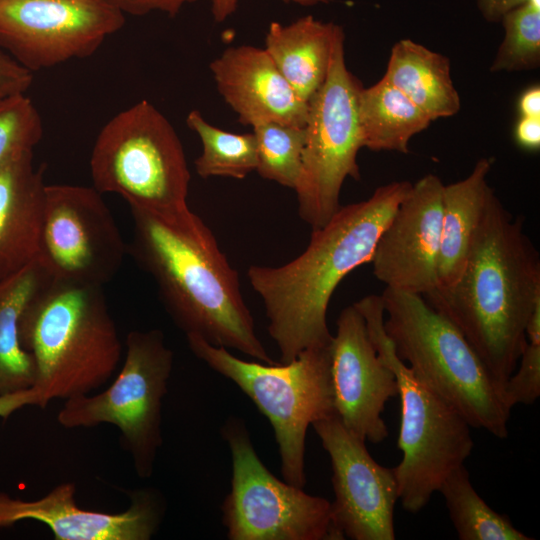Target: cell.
Segmentation results:
<instances>
[{"mask_svg": "<svg viewBox=\"0 0 540 540\" xmlns=\"http://www.w3.org/2000/svg\"><path fill=\"white\" fill-rule=\"evenodd\" d=\"M438 492L460 540H531L505 514L493 510L474 489L465 465L454 469Z\"/></svg>", "mask_w": 540, "mask_h": 540, "instance_id": "obj_25", "label": "cell"}, {"mask_svg": "<svg viewBox=\"0 0 540 540\" xmlns=\"http://www.w3.org/2000/svg\"><path fill=\"white\" fill-rule=\"evenodd\" d=\"M528 1L530 0H477V5L487 21L499 22L506 13Z\"/></svg>", "mask_w": 540, "mask_h": 540, "instance_id": "obj_35", "label": "cell"}, {"mask_svg": "<svg viewBox=\"0 0 540 540\" xmlns=\"http://www.w3.org/2000/svg\"><path fill=\"white\" fill-rule=\"evenodd\" d=\"M516 143L523 149L535 151L540 147V117L520 116L514 129Z\"/></svg>", "mask_w": 540, "mask_h": 540, "instance_id": "obj_33", "label": "cell"}, {"mask_svg": "<svg viewBox=\"0 0 540 540\" xmlns=\"http://www.w3.org/2000/svg\"><path fill=\"white\" fill-rule=\"evenodd\" d=\"M124 15L143 16L160 11L170 17L176 16L184 5L196 0H105Z\"/></svg>", "mask_w": 540, "mask_h": 540, "instance_id": "obj_32", "label": "cell"}, {"mask_svg": "<svg viewBox=\"0 0 540 540\" xmlns=\"http://www.w3.org/2000/svg\"><path fill=\"white\" fill-rule=\"evenodd\" d=\"M380 296L397 356L471 427L505 439L512 409L459 328L421 295L385 288Z\"/></svg>", "mask_w": 540, "mask_h": 540, "instance_id": "obj_5", "label": "cell"}, {"mask_svg": "<svg viewBox=\"0 0 540 540\" xmlns=\"http://www.w3.org/2000/svg\"><path fill=\"white\" fill-rule=\"evenodd\" d=\"M130 210L127 251L152 277L166 311L185 335L276 364L256 334L238 272L204 221L189 208L168 215Z\"/></svg>", "mask_w": 540, "mask_h": 540, "instance_id": "obj_1", "label": "cell"}, {"mask_svg": "<svg viewBox=\"0 0 540 540\" xmlns=\"http://www.w3.org/2000/svg\"><path fill=\"white\" fill-rule=\"evenodd\" d=\"M312 426L331 460L332 522L337 532L343 539L394 540L398 500L394 468L377 463L366 442L350 432L336 414Z\"/></svg>", "mask_w": 540, "mask_h": 540, "instance_id": "obj_14", "label": "cell"}, {"mask_svg": "<svg viewBox=\"0 0 540 540\" xmlns=\"http://www.w3.org/2000/svg\"><path fill=\"white\" fill-rule=\"evenodd\" d=\"M210 70L241 124L305 126L308 103L299 98L265 49L229 47L211 62Z\"/></svg>", "mask_w": 540, "mask_h": 540, "instance_id": "obj_18", "label": "cell"}, {"mask_svg": "<svg viewBox=\"0 0 540 540\" xmlns=\"http://www.w3.org/2000/svg\"><path fill=\"white\" fill-rule=\"evenodd\" d=\"M124 23L105 0H0V48L33 73L91 56Z\"/></svg>", "mask_w": 540, "mask_h": 540, "instance_id": "obj_13", "label": "cell"}, {"mask_svg": "<svg viewBox=\"0 0 540 540\" xmlns=\"http://www.w3.org/2000/svg\"><path fill=\"white\" fill-rule=\"evenodd\" d=\"M358 120L363 148L372 151L409 152L413 136L431 119L401 91L381 78L358 95Z\"/></svg>", "mask_w": 540, "mask_h": 540, "instance_id": "obj_24", "label": "cell"}, {"mask_svg": "<svg viewBox=\"0 0 540 540\" xmlns=\"http://www.w3.org/2000/svg\"><path fill=\"white\" fill-rule=\"evenodd\" d=\"M539 295L538 252L520 217L514 218L493 193L459 279L424 298L459 328L503 388L526 344Z\"/></svg>", "mask_w": 540, "mask_h": 540, "instance_id": "obj_3", "label": "cell"}, {"mask_svg": "<svg viewBox=\"0 0 540 540\" xmlns=\"http://www.w3.org/2000/svg\"><path fill=\"white\" fill-rule=\"evenodd\" d=\"M192 353L235 383L271 423L285 482L303 488L309 425L335 415L331 346L303 350L288 363L265 364L235 357L226 348L187 335ZM333 340V339H332Z\"/></svg>", "mask_w": 540, "mask_h": 540, "instance_id": "obj_7", "label": "cell"}, {"mask_svg": "<svg viewBox=\"0 0 540 540\" xmlns=\"http://www.w3.org/2000/svg\"><path fill=\"white\" fill-rule=\"evenodd\" d=\"M344 40L339 26L326 79L308 102L302 168L294 190L299 216L312 230L324 226L341 207L345 179H360L357 155L363 143L358 95L362 85L346 66Z\"/></svg>", "mask_w": 540, "mask_h": 540, "instance_id": "obj_10", "label": "cell"}, {"mask_svg": "<svg viewBox=\"0 0 540 540\" xmlns=\"http://www.w3.org/2000/svg\"><path fill=\"white\" fill-rule=\"evenodd\" d=\"M127 246L94 187L46 185L37 259L54 279L103 286Z\"/></svg>", "mask_w": 540, "mask_h": 540, "instance_id": "obj_12", "label": "cell"}, {"mask_svg": "<svg viewBox=\"0 0 540 540\" xmlns=\"http://www.w3.org/2000/svg\"><path fill=\"white\" fill-rule=\"evenodd\" d=\"M443 188L434 174L420 178L382 231L370 262L386 288L425 297L438 287Z\"/></svg>", "mask_w": 540, "mask_h": 540, "instance_id": "obj_15", "label": "cell"}, {"mask_svg": "<svg viewBox=\"0 0 540 540\" xmlns=\"http://www.w3.org/2000/svg\"><path fill=\"white\" fill-rule=\"evenodd\" d=\"M51 279L53 277L36 259L0 283V395L34 385V363L21 346L19 324L26 306Z\"/></svg>", "mask_w": 540, "mask_h": 540, "instance_id": "obj_23", "label": "cell"}, {"mask_svg": "<svg viewBox=\"0 0 540 540\" xmlns=\"http://www.w3.org/2000/svg\"><path fill=\"white\" fill-rule=\"evenodd\" d=\"M506 404L529 405L540 396V336L526 337V344L512 375L503 386Z\"/></svg>", "mask_w": 540, "mask_h": 540, "instance_id": "obj_30", "label": "cell"}, {"mask_svg": "<svg viewBox=\"0 0 540 540\" xmlns=\"http://www.w3.org/2000/svg\"><path fill=\"white\" fill-rule=\"evenodd\" d=\"M354 305L365 319L379 357L397 381L401 401L398 448L402 452L394 467L398 499L405 511L417 514L445 478L470 456L474 447L471 426L397 356L384 328L381 296L369 295Z\"/></svg>", "mask_w": 540, "mask_h": 540, "instance_id": "obj_6", "label": "cell"}, {"mask_svg": "<svg viewBox=\"0 0 540 540\" xmlns=\"http://www.w3.org/2000/svg\"><path fill=\"white\" fill-rule=\"evenodd\" d=\"M42 136L41 116L26 93L0 97V166L23 151L33 150Z\"/></svg>", "mask_w": 540, "mask_h": 540, "instance_id": "obj_29", "label": "cell"}, {"mask_svg": "<svg viewBox=\"0 0 540 540\" xmlns=\"http://www.w3.org/2000/svg\"><path fill=\"white\" fill-rule=\"evenodd\" d=\"M75 493L72 482L61 483L36 500L0 492V529L33 520L45 524L55 540H149L165 513L163 497L152 488L131 491L129 507L119 513L82 509Z\"/></svg>", "mask_w": 540, "mask_h": 540, "instance_id": "obj_17", "label": "cell"}, {"mask_svg": "<svg viewBox=\"0 0 540 540\" xmlns=\"http://www.w3.org/2000/svg\"><path fill=\"white\" fill-rule=\"evenodd\" d=\"M19 338L33 359L41 409L100 388L122 356L117 326L97 285L51 279L26 306Z\"/></svg>", "mask_w": 540, "mask_h": 540, "instance_id": "obj_4", "label": "cell"}, {"mask_svg": "<svg viewBox=\"0 0 540 540\" xmlns=\"http://www.w3.org/2000/svg\"><path fill=\"white\" fill-rule=\"evenodd\" d=\"M382 78L431 121L454 116L460 110V96L451 77L449 58L410 39L393 45Z\"/></svg>", "mask_w": 540, "mask_h": 540, "instance_id": "obj_22", "label": "cell"}, {"mask_svg": "<svg viewBox=\"0 0 540 540\" xmlns=\"http://www.w3.org/2000/svg\"><path fill=\"white\" fill-rule=\"evenodd\" d=\"M33 81V73L0 48V97L25 94Z\"/></svg>", "mask_w": 540, "mask_h": 540, "instance_id": "obj_31", "label": "cell"}, {"mask_svg": "<svg viewBox=\"0 0 540 540\" xmlns=\"http://www.w3.org/2000/svg\"><path fill=\"white\" fill-rule=\"evenodd\" d=\"M411 186L408 181L380 186L368 199L341 206L324 226L313 229L308 246L292 261L249 267L248 279L263 302L280 363L332 342L327 311L335 289L347 274L370 262Z\"/></svg>", "mask_w": 540, "mask_h": 540, "instance_id": "obj_2", "label": "cell"}, {"mask_svg": "<svg viewBox=\"0 0 540 540\" xmlns=\"http://www.w3.org/2000/svg\"><path fill=\"white\" fill-rule=\"evenodd\" d=\"M187 126L202 143V153L194 167L201 178L213 176L243 179L257 167V143L254 133L237 134L208 123L198 110L186 118Z\"/></svg>", "mask_w": 540, "mask_h": 540, "instance_id": "obj_26", "label": "cell"}, {"mask_svg": "<svg viewBox=\"0 0 540 540\" xmlns=\"http://www.w3.org/2000/svg\"><path fill=\"white\" fill-rule=\"evenodd\" d=\"M257 143V173L295 189L301 174L305 127L266 122L253 126Z\"/></svg>", "mask_w": 540, "mask_h": 540, "instance_id": "obj_27", "label": "cell"}, {"mask_svg": "<svg viewBox=\"0 0 540 540\" xmlns=\"http://www.w3.org/2000/svg\"><path fill=\"white\" fill-rule=\"evenodd\" d=\"M331 383L335 412L342 424L365 442L388 436L385 405L398 395L393 371L381 360L365 319L353 304L337 319L331 346Z\"/></svg>", "mask_w": 540, "mask_h": 540, "instance_id": "obj_16", "label": "cell"}, {"mask_svg": "<svg viewBox=\"0 0 540 540\" xmlns=\"http://www.w3.org/2000/svg\"><path fill=\"white\" fill-rule=\"evenodd\" d=\"M232 458L231 490L222 505L230 540H342L331 502L277 479L259 459L245 422L230 416L221 428Z\"/></svg>", "mask_w": 540, "mask_h": 540, "instance_id": "obj_11", "label": "cell"}, {"mask_svg": "<svg viewBox=\"0 0 540 540\" xmlns=\"http://www.w3.org/2000/svg\"><path fill=\"white\" fill-rule=\"evenodd\" d=\"M339 28L311 15L288 25L272 22L265 37V50L296 94L308 103L323 85Z\"/></svg>", "mask_w": 540, "mask_h": 540, "instance_id": "obj_21", "label": "cell"}, {"mask_svg": "<svg viewBox=\"0 0 540 540\" xmlns=\"http://www.w3.org/2000/svg\"><path fill=\"white\" fill-rule=\"evenodd\" d=\"M33 150L23 151L0 166V283L34 260L39 250L46 183Z\"/></svg>", "mask_w": 540, "mask_h": 540, "instance_id": "obj_19", "label": "cell"}, {"mask_svg": "<svg viewBox=\"0 0 540 540\" xmlns=\"http://www.w3.org/2000/svg\"><path fill=\"white\" fill-rule=\"evenodd\" d=\"M286 3H296L303 6L328 4L332 0H282ZM238 0H211V12L216 22H223L237 9Z\"/></svg>", "mask_w": 540, "mask_h": 540, "instance_id": "obj_36", "label": "cell"}, {"mask_svg": "<svg viewBox=\"0 0 540 540\" xmlns=\"http://www.w3.org/2000/svg\"><path fill=\"white\" fill-rule=\"evenodd\" d=\"M493 161L481 158L466 178L444 185L436 289L451 287L464 269L474 235L494 193L487 182Z\"/></svg>", "mask_w": 540, "mask_h": 540, "instance_id": "obj_20", "label": "cell"}, {"mask_svg": "<svg viewBox=\"0 0 540 540\" xmlns=\"http://www.w3.org/2000/svg\"><path fill=\"white\" fill-rule=\"evenodd\" d=\"M520 116L540 117V87L534 85L523 91L518 100Z\"/></svg>", "mask_w": 540, "mask_h": 540, "instance_id": "obj_37", "label": "cell"}, {"mask_svg": "<svg viewBox=\"0 0 540 540\" xmlns=\"http://www.w3.org/2000/svg\"><path fill=\"white\" fill-rule=\"evenodd\" d=\"M89 166L93 187L120 195L130 208L159 215L189 208L191 175L183 145L169 120L147 100L101 128Z\"/></svg>", "mask_w": 540, "mask_h": 540, "instance_id": "obj_8", "label": "cell"}, {"mask_svg": "<svg viewBox=\"0 0 540 540\" xmlns=\"http://www.w3.org/2000/svg\"><path fill=\"white\" fill-rule=\"evenodd\" d=\"M38 395L36 390L28 388L14 393L0 395V418L7 419L16 411L26 406H37Z\"/></svg>", "mask_w": 540, "mask_h": 540, "instance_id": "obj_34", "label": "cell"}, {"mask_svg": "<svg viewBox=\"0 0 540 540\" xmlns=\"http://www.w3.org/2000/svg\"><path fill=\"white\" fill-rule=\"evenodd\" d=\"M504 38L490 66L492 72L537 69L540 65V7L530 0L501 19Z\"/></svg>", "mask_w": 540, "mask_h": 540, "instance_id": "obj_28", "label": "cell"}, {"mask_svg": "<svg viewBox=\"0 0 540 540\" xmlns=\"http://www.w3.org/2000/svg\"><path fill=\"white\" fill-rule=\"evenodd\" d=\"M174 353L159 329L134 330L125 340L124 363L104 391L66 399L57 414L62 427L110 424L131 456L137 475H152L162 438V402L168 391Z\"/></svg>", "mask_w": 540, "mask_h": 540, "instance_id": "obj_9", "label": "cell"}]
</instances>
